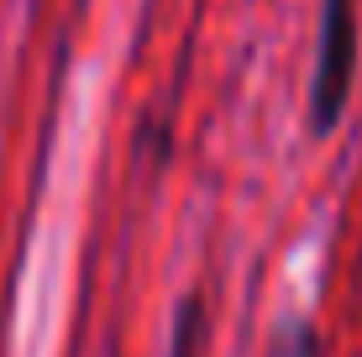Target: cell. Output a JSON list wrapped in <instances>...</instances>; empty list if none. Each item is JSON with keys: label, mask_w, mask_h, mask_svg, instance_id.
Wrapping results in <instances>:
<instances>
[{"label": "cell", "mask_w": 362, "mask_h": 357, "mask_svg": "<svg viewBox=\"0 0 362 357\" xmlns=\"http://www.w3.org/2000/svg\"><path fill=\"white\" fill-rule=\"evenodd\" d=\"M357 69V0H320V47L310 79V131L326 137L336 127Z\"/></svg>", "instance_id": "obj_1"}, {"label": "cell", "mask_w": 362, "mask_h": 357, "mask_svg": "<svg viewBox=\"0 0 362 357\" xmlns=\"http://www.w3.org/2000/svg\"><path fill=\"white\" fill-rule=\"evenodd\" d=\"M268 357H320L315 331H310V326H289V331L279 336V347H273Z\"/></svg>", "instance_id": "obj_2"}]
</instances>
